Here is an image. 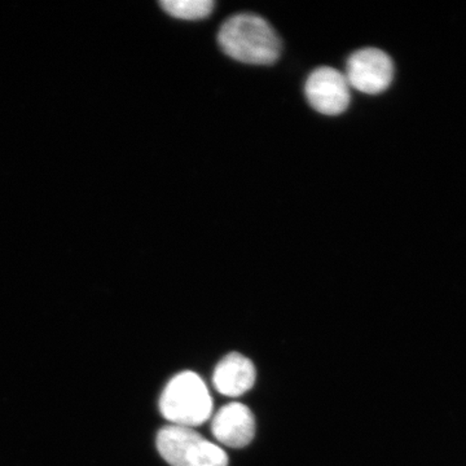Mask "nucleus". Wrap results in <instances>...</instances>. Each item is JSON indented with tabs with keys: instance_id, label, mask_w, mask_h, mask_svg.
<instances>
[{
	"instance_id": "8",
	"label": "nucleus",
	"mask_w": 466,
	"mask_h": 466,
	"mask_svg": "<svg viewBox=\"0 0 466 466\" xmlns=\"http://www.w3.org/2000/svg\"><path fill=\"white\" fill-rule=\"evenodd\" d=\"M167 14L180 20H202L213 14V0H162L159 3Z\"/></svg>"
},
{
	"instance_id": "3",
	"label": "nucleus",
	"mask_w": 466,
	"mask_h": 466,
	"mask_svg": "<svg viewBox=\"0 0 466 466\" xmlns=\"http://www.w3.org/2000/svg\"><path fill=\"white\" fill-rule=\"evenodd\" d=\"M157 449L171 466H228L225 451L191 428L165 426L157 435Z\"/></svg>"
},
{
	"instance_id": "7",
	"label": "nucleus",
	"mask_w": 466,
	"mask_h": 466,
	"mask_svg": "<svg viewBox=\"0 0 466 466\" xmlns=\"http://www.w3.org/2000/svg\"><path fill=\"white\" fill-rule=\"evenodd\" d=\"M213 382L220 394L226 397H240L253 388L256 382V368L249 359L233 352L218 363Z\"/></svg>"
},
{
	"instance_id": "5",
	"label": "nucleus",
	"mask_w": 466,
	"mask_h": 466,
	"mask_svg": "<svg viewBox=\"0 0 466 466\" xmlns=\"http://www.w3.org/2000/svg\"><path fill=\"white\" fill-rule=\"evenodd\" d=\"M305 95L309 106L325 116L342 115L351 103L345 75L329 66L318 67L309 76Z\"/></svg>"
},
{
	"instance_id": "4",
	"label": "nucleus",
	"mask_w": 466,
	"mask_h": 466,
	"mask_svg": "<svg viewBox=\"0 0 466 466\" xmlns=\"http://www.w3.org/2000/svg\"><path fill=\"white\" fill-rule=\"evenodd\" d=\"M345 78L350 88L367 95L381 94L390 87L394 64L386 52L379 48H363L349 57Z\"/></svg>"
},
{
	"instance_id": "2",
	"label": "nucleus",
	"mask_w": 466,
	"mask_h": 466,
	"mask_svg": "<svg viewBox=\"0 0 466 466\" xmlns=\"http://www.w3.org/2000/svg\"><path fill=\"white\" fill-rule=\"evenodd\" d=\"M159 410L171 424L192 428L208 421L213 400L200 376L183 372L167 383L159 400Z\"/></svg>"
},
{
	"instance_id": "6",
	"label": "nucleus",
	"mask_w": 466,
	"mask_h": 466,
	"mask_svg": "<svg viewBox=\"0 0 466 466\" xmlns=\"http://www.w3.org/2000/svg\"><path fill=\"white\" fill-rule=\"evenodd\" d=\"M211 431L218 441L232 449H241L253 441L256 420L247 406L231 403L220 408L214 416Z\"/></svg>"
},
{
	"instance_id": "1",
	"label": "nucleus",
	"mask_w": 466,
	"mask_h": 466,
	"mask_svg": "<svg viewBox=\"0 0 466 466\" xmlns=\"http://www.w3.org/2000/svg\"><path fill=\"white\" fill-rule=\"evenodd\" d=\"M218 43L227 56L250 66H272L281 54V41L274 27L253 14L227 18L218 33Z\"/></svg>"
}]
</instances>
